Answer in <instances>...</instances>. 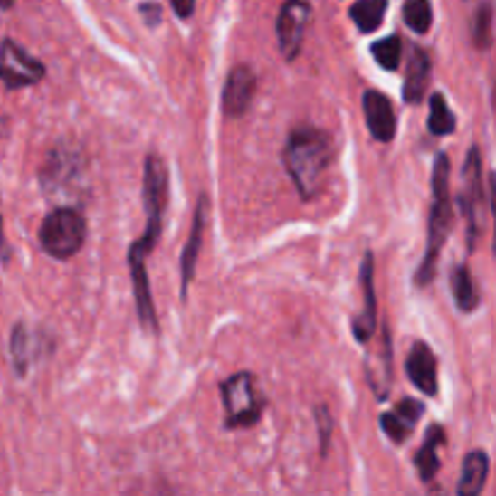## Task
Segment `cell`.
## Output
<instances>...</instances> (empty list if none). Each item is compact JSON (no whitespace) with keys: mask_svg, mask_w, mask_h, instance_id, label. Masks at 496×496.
Returning <instances> with one entry per match:
<instances>
[{"mask_svg":"<svg viewBox=\"0 0 496 496\" xmlns=\"http://www.w3.org/2000/svg\"><path fill=\"white\" fill-rule=\"evenodd\" d=\"M332 138L320 129H293L283 148V165L303 199H312L332 163Z\"/></svg>","mask_w":496,"mask_h":496,"instance_id":"6da1fadb","label":"cell"},{"mask_svg":"<svg viewBox=\"0 0 496 496\" xmlns=\"http://www.w3.org/2000/svg\"><path fill=\"white\" fill-rule=\"evenodd\" d=\"M434 186V201L429 214V235H426V254H424L419 272H416V286H426L436 274V262L441 247L445 244L453 228V204H451V160L445 153H438L431 175Z\"/></svg>","mask_w":496,"mask_h":496,"instance_id":"7a4b0ae2","label":"cell"},{"mask_svg":"<svg viewBox=\"0 0 496 496\" xmlns=\"http://www.w3.org/2000/svg\"><path fill=\"white\" fill-rule=\"evenodd\" d=\"M143 201H146V215H148L146 233L131 243L129 253L148 260V254L157 244L160 230H163V214L167 206V165L163 163V157L153 156V153L146 157V170H143Z\"/></svg>","mask_w":496,"mask_h":496,"instance_id":"3957f363","label":"cell"},{"mask_svg":"<svg viewBox=\"0 0 496 496\" xmlns=\"http://www.w3.org/2000/svg\"><path fill=\"white\" fill-rule=\"evenodd\" d=\"M88 235V223L78 208L59 206L46 214L39 228V244L53 260H71L81 253Z\"/></svg>","mask_w":496,"mask_h":496,"instance_id":"277c9868","label":"cell"},{"mask_svg":"<svg viewBox=\"0 0 496 496\" xmlns=\"http://www.w3.org/2000/svg\"><path fill=\"white\" fill-rule=\"evenodd\" d=\"M223 405H225V426L228 429H244L260 422L264 412V397L257 390L253 373H235L223 380L221 386Z\"/></svg>","mask_w":496,"mask_h":496,"instance_id":"5b68a950","label":"cell"},{"mask_svg":"<svg viewBox=\"0 0 496 496\" xmlns=\"http://www.w3.org/2000/svg\"><path fill=\"white\" fill-rule=\"evenodd\" d=\"M82 172H85V160H82L81 150L61 143L49 150L42 172H39V182L49 196H73V189L81 182Z\"/></svg>","mask_w":496,"mask_h":496,"instance_id":"8992f818","label":"cell"},{"mask_svg":"<svg viewBox=\"0 0 496 496\" xmlns=\"http://www.w3.org/2000/svg\"><path fill=\"white\" fill-rule=\"evenodd\" d=\"M460 208L467 221V244L474 250L477 237L482 228V201H484V189H482V157L480 148L472 146L463 165V185H460Z\"/></svg>","mask_w":496,"mask_h":496,"instance_id":"52a82bcc","label":"cell"},{"mask_svg":"<svg viewBox=\"0 0 496 496\" xmlns=\"http://www.w3.org/2000/svg\"><path fill=\"white\" fill-rule=\"evenodd\" d=\"M46 68L13 39L0 42V82L5 90L32 88L44 81Z\"/></svg>","mask_w":496,"mask_h":496,"instance_id":"ba28073f","label":"cell"},{"mask_svg":"<svg viewBox=\"0 0 496 496\" xmlns=\"http://www.w3.org/2000/svg\"><path fill=\"white\" fill-rule=\"evenodd\" d=\"M52 351V341L46 339L44 332L32 329L24 322H17L10 332V358L15 366V373L24 378L46 354Z\"/></svg>","mask_w":496,"mask_h":496,"instance_id":"9c48e42d","label":"cell"},{"mask_svg":"<svg viewBox=\"0 0 496 496\" xmlns=\"http://www.w3.org/2000/svg\"><path fill=\"white\" fill-rule=\"evenodd\" d=\"M308 23H310V5L305 0H286L283 3L281 13H279V23H276L279 49H281L283 59H296L300 46H303Z\"/></svg>","mask_w":496,"mask_h":496,"instance_id":"30bf717a","label":"cell"},{"mask_svg":"<svg viewBox=\"0 0 496 496\" xmlns=\"http://www.w3.org/2000/svg\"><path fill=\"white\" fill-rule=\"evenodd\" d=\"M363 114H366L370 136L376 141H393L395 131H397V117H395L393 102L380 90H366L363 92Z\"/></svg>","mask_w":496,"mask_h":496,"instance_id":"8fae6325","label":"cell"},{"mask_svg":"<svg viewBox=\"0 0 496 496\" xmlns=\"http://www.w3.org/2000/svg\"><path fill=\"white\" fill-rule=\"evenodd\" d=\"M254 90H257V78H254L253 68H233L225 81V88H223V111L233 119L243 117L247 107L253 104Z\"/></svg>","mask_w":496,"mask_h":496,"instance_id":"7c38bea8","label":"cell"},{"mask_svg":"<svg viewBox=\"0 0 496 496\" xmlns=\"http://www.w3.org/2000/svg\"><path fill=\"white\" fill-rule=\"evenodd\" d=\"M208 225V196L201 194L199 201H196V208H194V221H192V233H189V240L185 244V253H182V298H186V291H189V283L194 279V269H196V260H199L201 243H204V233H206Z\"/></svg>","mask_w":496,"mask_h":496,"instance_id":"4fadbf2b","label":"cell"},{"mask_svg":"<svg viewBox=\"0 0 496 496\" xmlns=\"http://www.w3.org/2000/svg\"><path fill=\"white\" fill-rule=\"evenodd\" d=\"M407 376L424 395L438 393V363L426 341H416L407 356Z\"/></svg>","mask_w":496,"mask_h":496,"instance_id":"5bb4252c","label":"cell"},{"mask_svg":"<svg viewBox=\"0 0 496 496\" xmlns=\"http://www.w3.org/2000/svg\"><path fill=\"white\" fill-rule=\"evenodd\" d=\"M361 291H363V310L354 320V337L358 341H368L376 332V286H373V253L363 254L361 262Z\"/></svg>","mask_w":496,"mask_h":496,"instance_id":"9a60e30c","label":"cell"},{"mask_svg":"<svg viewBox=\"0 0 496 496\" xmlns=\"http://www.w3.org/2000/svg\"><path fill=\"white\" fill-rule=\"evenodd\" d=\"M424 415V405L419 400H402L393 412H386L380 416V426L386 431L387 436L393 438L395 444H405L409 438V434L415 431L416 422L422 419Z\"/></svg>","mask_w":496,"mask_h":496,"instance_id":"2e32d148","label":"cell"},{"mask_svg":"<svg viewBox=\"0 0 496 496\" xmlns=\"http://www.w3.org/2000/svg\"><path fill=\"white\" fill-rule=\"evenodd\" d=\"M429 73H431V61L429 53L422 52L419 46L412 49V56H409L407 63V75H405V88H402V97L405 102L419 104L424 100V90L429 85Z\"/></svg>","mask_w":496,"mask_h":496,"instance_id":"e0dca14e","label":"cell"},{"mask_svg":"<svg viewBox=\"0 0 496 496\" xmlns=\"http://www.w3.org/2000/svg\"><path fill=\"white\" fill-rule=\"evenodd\" d=\"M489 458L484 451H470L463 460V472L458 480V496H482L487 484Z\"/></svg>","mask_w":496,"mask_h":496,"instance_id":"ac0fdd59","label":"cell"},{"mask_svg":"<svg viewBox=\"0 0 496 496\" xmlns=\"http://www.w3.org/2000/svg\"><path fill=\"white\" fill-rule=\"evenodd\" d=\"M444 441H445L444 429H441L438 424L429 426V431H426V438H424V445L419 448V453H416V458H415L416 472H419L422 482H431L434 477H436L438 467H441V460H438V448L444 445Z\"/></svg>","mask_w":496,"mask_h":496,"instance_id":"d6986e66","label":"cell"},{"mask_svg":"<svg viewBox=\"0 0 496 496\" xmlns=\"http://www.w3.org/2000/svg\"><path fill=\"white\" fill-rule=\"evenodd\" d=\"M387 0H356L348 15L356 23V27L363 32V34H370L376 32L383 24V17H386Z\"/></svg>","mask_w":496,"mask_h":496,"instance_id":"ffe728a7","label":"cell"},{"mask_svg":"<svg viewBox=\"0 0 496 496\" xmlns=\"http://www.w3.org/2000/svg\"><path fill=\"white\" fill-rule=\"evenodd\" d=\"M451 289L453 298H455V305H458L463 312H472L474 308L480 305V293L474 289L472 276H470L465 264H458V267L453 269Z\"/></svg>","mask_w":496,"mask_h":496,"instance_id":"44dd1931","label":"cell"},{"mask_svg":"<svg viewBox=\"0 0 496 496\" xmlns=\"http://www.w3.org/2000/svg\"><path fill=\"white\" fill-rule=\"evenodd\" d=\"M429 131L434 136H451L455 131V114L451 111L445 97L441 92H434L429 102Z\"/></svg>","mask_w":496,"mask_h":496,"instance_id":"7402d4cb","label":"cell"},{"mask_svg":"<svg viewBox=\"0 0 496 496\" xmlns=\"http://www.w3.org/2000/svg\"><path fill=\"white\" fill-rule=\"evenodd\" d=\"M405 23L416 34H426L434 23V13H431L429 0H405V8H402Z\"/></svg>","mask_w":496,"mask_h":496,"instance_id":"603a6c76","label":"cell"},{"mask_svg":"<svg viewBox=\"0 0 496 496\" xmlns=\"http://www.w3.org/2000/svg\"><path fill=\"white\" fill-rule=\"evenodd\" d=\"M370 53H373V59L378 61L380 68H386V71H397L402 61L400 37H386L378 39V42H373Z\"/></svg>","mask_w":496,"mask_h":496,"instance_id":"cb8c5ba5","label":"cell"},{"mask_svg":"<svg viewBox=\"0 0 496 496\" xmlns=\"http://www.w3.org/2000/svg\"><path fill=\"white\" fill-rule=\"evenodd\" d=\"M491 23H494V8L491 5H482L474 15L472 24V39L477 49H487L491 44Z\"/></svg>","mask_w":496,"mask_h":496,"instance_id":"d4e9b609","label":"cell"},{"mask_svg":"<svg viewBox=\"0 0 496 496\" xmlns=\"http://www.w3.org/2000/svg\"><path fill=\"white\" fill-rule=\"evenodd\" d=\"M318 424H320V448H322V455H325L327 445H329V434H332V416H329V409L318 407Z\"/></svg>","mask_w":496,"mask_h":496,"instance_id":"484cf974","label":"cell"},{"mask_svg":"<svg viewBox=\"0 0 496 496\" xmlns=\"http://www.w3.org/2000/svg\"><path fill=\"white\" fill-rule=\"evenodd\" d=\"M170 3H172V8H175V13H177L182 20L192 17L194 5H196V0H170Z\"/></svg>","mask_w":496,"mask_h":496,"instance_id":"4316f807","label":"cell"},{"mask_svg":"<svg viewBox=\"0 0 496 496\" xmlns=\"http://www.w3.org/2000/svg\"><path fill=\"white\" fill-rule=\"evenodd\" d=\"M10 262V244L5 240V230H3V214H0V264Z\"/></svg>","mask_w":496,"mask_h":496,"instance_id":"83f0119b","label":"cell"},{"mask_svg":"<svg viewBox=\"0 0 496 496\" xmlns=\"http://www.w3.org/2000/svg\"><path fill=\"white\" fill-rule=\"evenodd\" d=\"M489 192H491V214H494V250H496V175L489 177Z\"/></svg>","mask_w":496,"mask_h":496,"instance_id":"f1b7e54d","label":"cell"},{"mask_svg":"<svg viewBox=\"0 0 496 496\" xmlns=\"http://www.w3.org/2000/svg\"><path fill=\"white\" fill-rule=\"evenodd\" d=\"M13 3H15V0H0V10L13 8Z\"/></svg>","mask_w":496,"mask_h":496,"instance_id":"f546056e","label":"cell"},{"mask_svg":"<svg viewBox=\"0 0 496 496\" xmlns=\"http://www.w3.org/2000/svg\"><path fill=\"white\" fill-rule=\"evenodd\" d=\"M5 127V119H0V129Z\"/></svg>","mask_w":496,"mask_h":496,"instance_id":"4dcf8cb0","label":"cell"},{"mask_svg":"<svg viewBox=\"0 0 496 496\" xmlns=\"http://www.w3.org/2000/svg\"><path fill=\"white\" fill-rule=\"evenodd\" d=\"M429 496H445V494H441V491H434V494H429Z\"/></svg>","mask_w":496,"mask_h":496,"instance_id":"1f68e13d","label":"cell"}]
</instances>
